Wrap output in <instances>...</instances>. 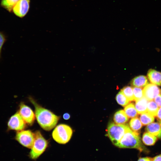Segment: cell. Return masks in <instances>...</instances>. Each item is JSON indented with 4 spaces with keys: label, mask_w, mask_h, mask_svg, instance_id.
<instances>
[{
    "label": "cell",
    "mask_w": 161,
    "mask_h": 161,
    "mask_svg": "<svg viewBox=\"0 0 161 161\" xmlns=\"http://www.w3.org/2000/svg\"><path fill=\"white\" fill-rule=\"evenodd\" d=\"M120 91L130 101L134 100L133 88L129 86L124 87Z\"/></svg>",
    "instance_id": "23"
},
{
    "label": "cell",
    "mask_w": 161,
    "mask_h": 161,
    "mask_svg": "<svg viewBox=\"0 0 161 161\" xmlns=\"http://www.w3.org/2000/svg\"><path fill=\"white\" fill-rule=\"evenodd\" d=\"M157 140V137L148 132L144 133L143 135L142 141L146 145H153Z\"/></svg>",
    "instance_id": "16"
},
{
    "label": "cell",
    "mask_w": 161,
    "mask_h": 161,
    "mask_svg": "<svg viewBox=\"0 0 161 161\" xmlns=\"http://www.w3.org/2000/svg\"><path fill=\"white\" fill-rule=\"evenodd\" d=\"M146 130L148 133L161 138V128L160 124L157 123H153L148 124L145 128Z\"/></svg>",
    "instance_id": "12"
},
{
    "label": "cell",
    "mask_w": 161,
    "mask_h": 161,
    "mask_svg": "<svg viewBox=\"0 0 161 161\" xmlns=\"http://www.w3.org/2000/svg\"></svg>",
    "instance_id": "32"
},
{
    "label": "cell",
    "mask_w": 161,
    "mask_h": 161,
    "mask_svg": "<svg viewBox=\"0 0 161 161\" xmlns=\"http://www.w3.org/2000/svg\"><path fill=\"white\" fill-rule=\"evenodd\" d=\"M160 126H161V122H160Z\"/></svg>",
    "instance_id": "31"
},
{
    "label": "cell",
    "mask_w": 161,
    "mask_h": 161,
    "mask_svg": "<svg viewBox=\"0 0 161 161\" xmlns=\"http://www.w3.org/2000/svg\"><path fill=\"white\" fill-rule=\"evenodd\" d=\"M137 161H152V159L149 157H140Z\"/></svg>",
    "instance_id": "27"
},
{
    "label": "cell",
    "mask_w": 161,
    "mask_h": 161,
    "mask_svg": "<svg viewBox=\"0 0 161 161\" xmlns=\"http://www.w3.org/2000/svg\"><path fill=\"white\" fill-rule=\"evenodd\" d=\"M116 146L120 148H134L140 152L145 154L149 150L143 144L139 133L132 131L130 128L124 134Z\"/></svg>",
    "instance_id": "2"
},
{
    "label": "cell",
    "mask_w": 161,
    "mask_h": 161,
    "mask_svg": "<svg viewBox=\"0 0 161 161\" xmlns=\"http://www.w3.org/2000/svg\"><path fill=\"white\" fill-rule=\"evenodd\" d=\"M154 101L159 107H161V95H159L154 99Z\"/></svg>",
    "instance_id": "26"
},
{
    "label": "cell",
    "mask_w": 161,
    "mask_h": 161,
    "mask_svg": "<svg viewBox=\"0 0 161 161\" xmlns=\"http://www.w3.org/2000/svg\"><path fill=\"white\" fill-rule=\"evenodd\" d=\"M63 118L66 120H67L70 118V114L68 113H65L63 115Z\"/></svg>",
    "instance_id": "30"
},
{
    "label": "cell",
    "mask_w": 161,
    "mask_h": 161,
    "mask_svg": "<svg viewBox=\"0 0 161 161\" xmlns=\"http://www.w3.org/2000/svg\"><path fill=\"white\" fill-rule=\"evenodd\" d=\"M15 139L22 146L31 148L35 141V133L30 130L18 131L16 134Z\"/></svg>",
    "instance_id": "6"
},
{
    "label": "cell",
    "mask_w": 161,
    "mask_h": 161,
    "mask_svg": "<svg viewBox=\"0 0 161 161\" xmlns=\"http://www.w3.org/2000/svg\"><path fill=\"white\" fill-rule=\"evenodd\" d=\"M29 99L35 107V115L40 126L47 131L53 129L58 123L60 117L42 107L32 97H29Z\"/></svg>",
    "instance_id": "1"
},
{
    "label": "cell",
    "mask_w": 161,
    "mask_h": 161,
    "mask_svg": "<svg viewBox=\"0 0 161 161\" xmlns=\"http://www.w3.org/2000/svg\"><path fill=\"white\" fill-rule=\"evenodd\" d=\"M18 112L26 123L32 125L35 120V114L32 109L23 103H21Z\"/></svg>",
    "instance_id": "8"
},
{
    "label": "cell",
    "mask_w": 161,
    "mask_h": 161,
    "mask_svg": "<svg viewBox=\"0 0 161 161\" xmlns=\"http://www.w3.org/2000/svg\"><path fill=\"white\" fill-rule=\"evenodd\" d=\"M113 120L114 123L118 124H124L129 120V118L124 110H121L114 114Z\"/></svg>",
    "instance_id": "15"
},
{
    "label": "cell",
    "mask_w": 161,
    "mask_h": 161,
    "mask_svg": "<svg viewBox=\"0 0 161 161\" xmlns=\"http://www.w3.org/2000/svg\"><path fill=\"white\" fill-rule=\"evenodd\" d=\"M133 90L134 99L135 101L144 97L143 90L141 88L134 87Z\"/></svg>",
    "instance_id": "24"
},
{
    "label": "cell",
    "mask_w": 161,
    "mask_h": 161,
    "mask_svg": "<svg viewBox=\"0 0 161 161\" xmlns=\"http://www.w3.org/2000/svg\"><path fill=\"white\" fill-rule=\"evenodd\" d=\"M148 78L145 76L139 75L133 78L130 82L131 85L134 87L142 88L148 84Z\"/></svg>",
    "instance_id": "13"
},
{
    "label": "cell",
    "mask_w": 161,
    "mask_h": 161,
    "mask_svg": "<svg viewBox=\"0 0 161 161\" xmlns=\"http://www.w3.org/2000/svg\"><path fill=\"white\" fill-rule=\"evenodd\" d=\"M30 4V0H19L14 6L12 10L17 16L23 17L29 10Z\"/></svg>",
    "instance_id": "9"
},
{
    "label": "cell",
    "mask_w": 161,
    "mask_h": 161,
    "mask_svg": "<svg viewBox=\"0 0 161 161\" xmlns=\"http://www.w3.org/2000/svg\"><path fill=\"white\" fill-rule=\"evenodd\" d=\"M6 41V35L3 32L0 31V60L1 58L2 49Z\"/></svg>",
    "instance_id": "25"
},
{
    "label": "cell",
    "mask_w": 161,
    "mask_h": 161,
    "mask_svg": "<svg viewBox=\"0 0 161 161\" xmlns=\"http://www.w3.org/2000/svg\"><path fill=\"white\" fill-rule=\"evenodd\" d=\"M144 96L148 101L153 100L160 95V91L157 85L152 84H148L143 89Z\"/></svg>",
    "instance_id": "10"
},
{
    "label": "cell",
    "mask_w": 161,
    "mask_h": 161,
    "mask_svg": "<svg viewBox=\"0 0 161 161\" xmlns=\"http://www.w3.org/2000/svg\"><path fill=\"white\" fill-rule=\"evenodd\" d=\"M129 125L130 129L132 131L138 133L142 126V124L140 119L137 117L131 120Z\"/></svg>",
    "instance_id": "18"
},
{
    "label": "cell",
    "mask_w": 161,
    "mask_h": 161,
    "mask_svg": "<svg viewBox=\"0 0 161 161\" xmlns=\"http://www.w3.org/2000/svg\"><path fill=\"white\" fill-rule=\"evenodd\" d=\"M26 123L19 114L18 111L13 115L7 123L8 129L19 131L23 130L26 126Z\"/></svg>",
    "instance_id": "7"
},
{
    "label": "cell",
    "mask_w": 161,
    "mask_h": 161,
    "mask_svg": "<svg viewBox=\"0 0 161 161\" xmlns=\"http://www.w3.org/2000/svg\"><path fill=\"white\" fill-rule=\"evenodd\" d=\"M140 120L144 126L152 123L154 120V117L147 112L140 114Z\"/></svg>",
    "instance_id": "19"
},
{
    "label": "cell",
    "mask_w": 161,
    "mask_h": 161,
    "mask_svg": "<svg viewBox=\"0 0 161 161\" xmlns=\"http://www.w3.org/2000/svg\"><path fill=\"white\" fill-rule=\"evenodd\" d=\"M130 129L127 125L118 124L111 123L107 127V135L113 144L116 146L124 134Z\"/></svg>",
    "instance_id": "4"
},
{
    "label": "cell",
    "mask_w": 161,
    "mask_h": 161,
    "mask_svg": "<svg viewBox=\"0 0 161 161\" xmlns=\"http://www.w3.org/2000/svg\"><path fill=\"white\" fill-rule=\"evenodd\" d=\"M124 111L129 118H133L136 117L139 114L135 107L134 104L131 103L125 106Z\"/></svg>",
    "instance_id": "17"
},
{
    "label": "cell",
    "mask_w": 161,
    "mask_h": 161,
    "mask_svg": "<svg viewBox=\"0 0 161 161\" xmlns=\"http://www.w3.org/2000/svg\"><path fill=\"white\" fill-rule=\"evenodd\" d=\"M152 161H161V154L154 157L152 159Z\"/></svg>",
    "instance_id": "29"
},
{
    "label": "cell",
    "mask_w": 161,
    "mask_h": 161,
    "mask_svg": "<svg viewBox=\"0 0 161 161\" xmlns=\"http://www.w3.org/2000/svg\"><path fill=\"white\" fill-rule=\"evenodd\" d=\"M19 0H1V6L9 12H11Z\"/></svg>",
    "instance_id": "21"
},
{
    "label": "cell",
    "mask_w": 161,
    "mask_h": 161,
    "mask_svg": "<svg viewBox=\"0 0 161 161\" xmlns=\"http://www.w3.org/2000/svg\"><path fill=\"white\" fill-rule=\"evenodd\" d=\"M73 131L68 125L60 124L55 128L52 135L53 139L58 143L65 144L70 140Z\"/></svg>",
    "instance_id": "5"
},
{
    "label": "cell",
    "mask_w": 161,
    "mask_h": 161,
    "mask_svg": "<svg viewBox=\"0 0 161 161\" xmlns=\"http://www.w3.org/2000/svg\"><path fill=\"white\" fill-rule=\"evenodd\" d=\"M116 99L117 103L123 106H126L130 102L121 91L116 95Z\"/></svg>",
    "instance_id": "22"
},
{
    "label": "cell",
    "mask_w": 161,
    "mask_h": 161,
    "mask_svg": "<svg viewBox=\"0 0 161 161\" xmlns=\"http://www.w3.org/2000/svg\"><path fill=\"white\" fill-rule=\"evenodd\" d=\"M156 103L153 100L148 101L147 112L154 117L156 116L159 109Z\"/></svg>",
    "instance_id": "20"
},
{
    "label": "cell",
    "mask_w": 161,
    "mask_h": 161,
    "mask_svg": "<svg viewBox=\"0 0 161 161\" xmlns=\"http://www.w3.org/2000/svg\"><path fill=\"white\" fill-rule=\"evenodd\" d=\"M34 133L35 141L29 153V157L32 160H36L45 151L48 143L40 131H37Z\"/></svg>",
    "instance_id": "3"
},
{
    "label": "cell",
    "mask_w": 161,
    "mask_h": 161,
    "mask_svg": "<svg viewBox=\"0 0 161 161\" xmlns=\"http://www.w3.org/2000/svg\"><path fill=\"white\" fill-rule=\"evenodd\" d=\"M157 120L161 122V107L159 109L156 116Z\"/></svg>",
    "instance_id": "28"
},
{
    "label": "cell",
    "mask_w": 161,
    "mask_h": 161,
    "mask_svg": "<svg viewBox=\"0 0 161 161\" xmlns=\"http://www.w3.org/2000/svg\"><path fill=\"white\" fill-rule=\"evenodd\" d=\"M148 102V101L144 96L136 101L135 107L139 114L147 112Z\"/></svg>",
    "instance_id": "14"
},
{
    "label": "cell",
    "mask_w": 161,
    "mask_h": 161,
    "mask_svg": "<svg viewBox=\"0 0 161 161\" xmlns=\"http://www.w3.org/2000/svg\"><path fill=\"white\" fill-rule=\"evenodd\" d=\"M147 76L151 83L156 85H161V72L151 69L147 72Z\"/></svg>",
    "instance_id": "11"
}]
</instances>
